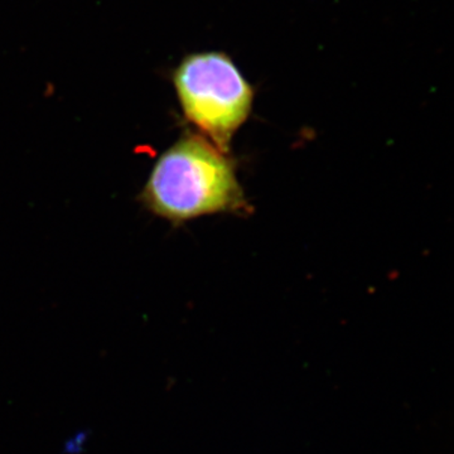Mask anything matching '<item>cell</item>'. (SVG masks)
Returning a JSON list of instances; mask_svg holds the SVG:
<instances>
[{"mask_svg": "<svg viewBox=\"0 0 454 454\" xmlns=\"http://www.w3.org/2000/svg\"><path fill=\"white\" fill-rule=\"evenodd\" d=\"M140 200L173 223L247 208L234 162L199 134H186L160 155Z\"/></svg>", "mask_w": 454, "mask_h": 454, "instance_id": "cell-1", "label": "cell"}, {"mask_svg": "<svg viewBox=\"0 0 454 454\" xmlns=\"http://www.w3.org/2000/svg\"><path fill=\"white\" fill-rule=\"evenodd\" d=\"M91 430L82 428L68 435L62 443V454H82L88 447Z\"/></svg>", "mask_w": 454, "mask_h": 454, "instance_id": "cell-3", "label": "cell"}, {"mask_svg": "<svg viewBox=\"0 0 454 454\" xmlns=\"http://www.w3.org/2000/svg\"><path fill=\"white\" fill-rule=\"evenodd\" d=\"M184 118L212 145L229 153L230 143L249 119L254 89L226 53L188 55L173 73Z\"/></svg>", "mask_w": 454, "mask_h": 454, "instance_id": "cell-2", "label": "cell"}]
</instances>
